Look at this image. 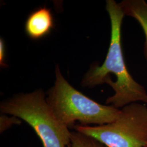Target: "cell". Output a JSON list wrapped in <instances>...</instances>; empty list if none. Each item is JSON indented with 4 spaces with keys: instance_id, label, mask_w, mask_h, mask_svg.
Returning a JSON list of instances; mask_svg holds the SVG:
<instances>
[{
    "instance_id": "1",
    "label": "cell",
    "mask_w": 147,
    "mask_h": 147,
    "mask_svg": "<svg viewBox=\"0 0 147 147\" xmlns=\"http://www.w3.org/2000/svg\"><path fill=\"white\" fill-rule=\"evenodd\" d=\"M106 9L110 16L111 28L108 53L101 65H93L86 74L82 85L91 88L105 83L110 85L115 94L106 99V104L118 109L133 102L147 104L146 90L132 77L124 61L121 27L125 16L119 3L114 0L106 1Z\"/></svg>"
},
{
    "instance_id": "2",
    "label": "cell",
    "mask_w": 147,
    "mask_h": 147,
    "mask_svg": "<svg viewBox=\"0 0 147 147\" xmlns=\"http://www.w3.org/2000/svg\"><path fill=\"white\" fill-rule=\"evenodd\" d=\"M55 85L49 89L47 101L57 120L69 129L76 121L80 125H102L112 123L121 115V110L101 105L75 89L64 79L57 65Z\"/></svg>"
},
{
    "instance_id": "3",
    "label": "cell",
    "mask_w": 147,
    "mask_h": 147,
    "mask_svg": "<svg viewBox=\"0 0 147 147\" xmlns=\"http://www.w3.org/2000/svg\"><path fill=\"white\" fill-rule=\"evenodd\" d=\"M46 98L42 89L16 94L1 102L0 111L26 122L40 139L43 147H67L71 132L55 118Z\"/></svg>"
},
{
    "instance_id": "4",
    "label": "cell",
    "mask_w": 147,
    "mask_h": 147,
    "mask_svg": "<svg viewBox=\"0 0 147 147\" xmlns=\"http://www.w3.org/2000/svg\"><path fill=\"white\" fill-rule=\"evenodd\" d=\"M74 129L107 147H147V107L133 102L123 107L121 115L112 123L96 126L78 124Z\"/></svg>"
},
{
    "instance_id": "5",
    "label": "cell",
    "mask_w": 147,
    "mask_h": 147,
    "mask_svg": "<svg viewBox=\"0 0 147 147\" xmlns=\"http://www.w3.org/2000/svg\"><path fill=\"white\" fill-rule=\"evenodd\" d=\"M54 28V19L51 11L45 7L32 12L25 25L27 35L32 39H41L49 34Z\"/></svg>"
},
{
    "instance_id": "6",
    "label": "cell",
    "mask_w": 147,
    "mask_h": 147,
    "mask_svg": "<svg viewBox=\"0 0 147 147\" xmlns=\"http://www.w3.org/2000/svg\"><path fill=\"white\" fill-rule=\"evenodd\" d=\"M118 3L124 16L134 18L142 27L146 38L143 53L147 63V2L144 0H123Z\"/></svg>"
},
{
    "instance_id": "7",
    "label": "cell",
    "mask_w": 147,
    "mask_h": 147,
    "mask_svg": "<svg viewBox=\"0 0 147 147\" xmlns=\"http://www.w3.org/2000/svg\"><path fill=\"white\" fill-rule=\"evenodd\" d=\"M67 147H107L92 137L78 131L71 132L70 143Z\"/></svg>"
},
{
    "instance_id": "8",
    "label": "cell",
    "mask_w": 147,
    "mask_h": 147,
    "mask_svg": "<svg viewBox=\"0 0 147 147\" xmlns=\"http://www.w3.org/2000/svg\"><path fill=\"white\" fill-rule=\"evenodd\" d=\"M21 123L20 119L18 117L14 116L9 117L5 114H2L0 117V134H3L13 125H20Z\"/></svg>"
},
{
    "instance_id": "9",
    "label": "cell",
    "mask_w": 147,
    "mask_h": 147,
    "mask_svg": "<svg viewBox=\"0 0 147 147\" xmlns=\"http://www.w3.org/2000/svg\"><path fill=\"white\" fill-rule=\"evenodd\" d=\"M5 45L3 39H0V64L1 67H6L5 63Z\"/></svg>"
},
{
    "instance_id": "10",
    "label": "cell",
    "mask_w": 147,
    "mask_h": 147,
    "mask_svg": "<svg viewBox=\"0 0 147 147\" xmlns=\"http://www.w3.org/2000/svg\"></svg>"
},
{
    "instance_id": "11",
    "label": "cell",
    "mask_w": 147,
    "mask_h": 147,
    "mask_svg": "<svg viewBox=\"0 0 147 147\" xmlns=\"http://www.w3.org/2000/svg\"></svg>"
}]
</instances>
